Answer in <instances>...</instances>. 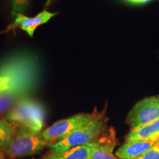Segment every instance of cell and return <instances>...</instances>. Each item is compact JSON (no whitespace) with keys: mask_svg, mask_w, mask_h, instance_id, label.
Returning <instances> with one entry per match:
<instances>
[{"mask_svg":"<svg viewBox=\"0 0 159 159\" xmlns=\"http://www.w3.org/2000/svg\"><path fill=\"white\" fill-rule=\"evenodd\" d=\"M116 145L115 132L109 129L98 138V142L93 149L89 159H119L113 154Z\"/></svg>","mask_w":159,"mask_h":159,"instance_id":"cell-9","label":"cell"},{"mask_svg":"<svg viewBox=\"0 0 159 159\" xmlns=\"http://www.w3.org/2000/svg\"><path fill=\"white\" fill-rule=\"evenodd\" d=\"M44 110L34 99L27 97L20 99L6 114L5 119L14 124L24 125L41 133L44 125Z\"/></svg>","mask_w":159,"mask_h":159,"instance_id":"cell-4","label":"cell"},{"mask_svg":"<svg viewBox=\"0 0 159 159\" xmlns=\"http://www.w3.org/2000/svg\"><path fill=\"white\" fill-rule=\"evenodd\" d=\"M94 116L90 122L77 129L66 138L53 143L50 146L52 152H60L87 144L99 138L107 131V118L105 111L98 112L94 110Z\"/></svg>","mask_w":159,"mask_h":159,"instance_id":"cell-2","label":"cell"},{"mask_svg":"<svg viewBox=\"0 0 159 159\" xmlns=\"http://www.w3.org/2000/svg\"><path fill=\"white\" fill-rule=\"evenodd\" d=\"M50 143L43 138L41 132H35L27 127L18 125L17 129L5 154L11 159L39 153Z\"/></svg>","mask_w":159,"mask_h":159,"instance_id":"cell-3","label":"cell"},{"mask_svg":"<svg viewBox=\"0 0 159 159\" xmlns=\"http://www.w3.org/2000/svg\"><path fill=\"white\" fill-rule=\"evenodd\" d=\"M159 119V95L149 97L139 101L127 117V122L132 128L149 124Z\"/></svg>","mask_w":159,"mask_h":159,"instance_id":"cell-6","label":"cell"},{"mask_svg":"<svg viewBox=\"0 0 159 159\" xmlns=\"http://www.w3.org/2000/svg\"><path fill=\"white\" fill-rule=\"evenodd\" d=\"M5 1H6V2H11V0H5Z\"/></svg>","mask_w":159,"mask_h":159,"instance_id":"cell-18","label":"cell"},{"mask_svg":"<svg viewBox=\"0 0 159 159\" xmlns=\"http://www.w3.org/2000/svg\"><path fill=\"white\" fill-rule=\"evenodd\" d=\"M136 159H159V150L152 148Z\"/></svg>","mask_w":159,"mask_h":159,"instance_id":"cell-14","label":"cell"},{"mask_svg":"<svg viewBox=\"0 0 159 159\" xmlns=\"http://www.w3.org/2000/svg\"><path fill=\"white\" fill-rule=\"evenodd\" d=\"M0 159H3V150L0 148Z\"/></svg>","mask_w":159,"mask_h":159,"instance_id":"cell-17","label":"cell"},{"mask_svg":"<svg viewBox=\"0 0 159 159\" xmlns=\"http://www.w3.org/2000/svg\"><path fill=\"white\" fill-rule=\"evenodd\" d=\"M159 134V119L149 124L132 128L127 135L125 142L130 143L137 141L149 139Z\"/></svg>","mask_w":159,"mask_h":159,"instance_id":"cell-11","label":"cell"},{"mask_svg":"<svg viewBox=\"0 0 159 159\" xmlns=\"http://www.w3.org/2000/svg\"><path fill=\"white\" fill-rule=\"evenodd\" d=\"M97 142L98 138L89 144L75 147L63 152H52L43 159H89L91 152L96 147Z\"/></svg>","mask_w":159,"mask_h":159,"instance_id":"cell-10","label":"cell"},{"mask_svg":"<svg viewBox=\"0 0 159 159\" xmlns=\"http://www.w3.org/2000/svg\"><path fill=\"white\" fill-rule=\"evenodd\" d=\"M159 141V134L146 140L127 143L119 148L116 156L119 159H136L148 152Z\"/></svg>","mask_w":159,"mask_h":159,"instance_id":"cell-8","label":"cell"},{"mask_svg":"<svg viewBox=\"0 0 159 159\" xmlns=\"http://www.w3.org/2000/svg\"><path fill=\"white\" fill-rule=\"evenodd\" d=\"M39 64L33 55L17 52L0 62V115L28 97L39 82Z\"/></svg>","mask_w":159,"mask_h":159,"instance_id":"cell-1","label":"cell"},{"mask_svg":"<svg viewBox=\"0 0 159 159\" xmlns=\"http://www.w3.org/2000/svg\"><path fill=\"white\" fill-rule=\"evenodd\" d=\"M56 13H50V12L43 11L39 14H37L34 17H27L22 13L16 14L15 19L13 22L5 30L2 31V33H7V32L15 30L16 28H20L22 30L25 31L30 37H33L34 33L37 27L43 24L48 22L49 19L54 17Z\"/></svg>","mask_w":159,"mask_h":159,"instance_id":"cell-7","label":"cell"},{"mask_svg":"<svg viewBox=\"0 0 159 159\" xmlns=\"http://www.w3.org/2000/svg\"><path fill=\"white\" fill-rule=\"evenodd\" d=\"M94 111L91 114L80 113L69 118L57 121L42 131L41 135L46 141L50 143L51 145L66 138L77 129L86 125L94 118Z\"/></svg>","mask_w":159,"mask_h":159,"instance_id":"cell-5","label":"cell"},{"mask_svg":"<svg viewBox=\"0 0 159 159\" xmlns=\"http://www.w3.org/2000/svg\"><path fill=\"white\" fill-rule=\"evenodd\" d=\"M29 2L30 0H11L12 14L13 16L19 14V13L24 14L29 5Z\"/></svg>","mask_w":159,"mask_h":159,"instance_id":"cell-13","label":"cell"},{"mask_svg":"<svg viewBox=\"0 0 159 159\" xmlns=\"http://www.w3.org/2000/svg\"><path fill=\"white\" fill-rule=\"evenodd\" d=\"M18 125L10 122L6 119H0V148L5 152L11 144Z\"/></svg>","mask_w":159,"mask_h":159,"instance_id":"cell-12","label":"cell"},{"mask_svg":"<svg viewBox=\"0 0 159 159\" xmlns=\"http://www.w3.org/2000/svg\"><path fill=\"white\" fill-rule=\"evenodd\" d=\"M153 148H154V149H156V150H159V141H158V142L156 143V144L154 145V146H153Z\"/></svg>","mask_w":159,"mask_h":159,"instance_id":"cell-16","label":"cell"},{"mask_svg":"<svg viewBox=\"0 0 159 159\" xmlns=\"http://www.w3.org/2000/svg\"><path fill=\"white\" fill-rule=\"evenodd\" d=\"M128 2L133 3V4H144L148 2L152 1V0H127Z\"/></svg>","mask_w":159,"mask_h":159,"instance_id":"cell-15","label":"cell"}]
</instances>
